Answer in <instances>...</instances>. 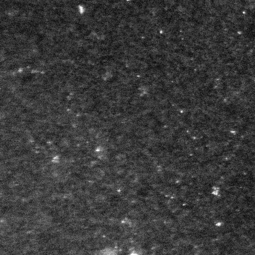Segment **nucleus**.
<instances>
[{
  "label": "nucleus",
  "instance_id": "1",
  "mask_svg": "<svg viewBox=\"0 0 255 255\" xmlns=\"http://www.w3.org/2000/svg\"><path fill=\"white\" fill-rule=\"evenodd\" d=\"M1 96H9V95H1Z\"/></svg>",
  "mask_w": 255,
  "mask_h": 255
}]
</instances>
